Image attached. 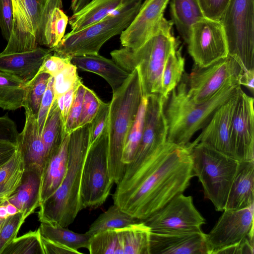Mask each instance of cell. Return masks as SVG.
<instances>
[{"label":"cell","mask_w":254,"mask_h":254,"mask_svg":"<svg viewBox=\"0 0 254 254\" xmlns=\"http://www.w3.org/2000/svg\"><path fill=\"white\" fill-rule=\"evenodd\" d=\"M190 150L189 143L166 141L139 162L127 165L113 195L114 203L143 220L183 193L194 177Z\"/></svg>","instance_id":"6da1fadb"},{"label":"cell","mask_w":254,"mask_h":254,"mask_svg":"<svg viewBox=\"0 0 254 254\" xmlns=\"http://www.w3.org/2000/svg\"><path fill=\"white\" fill-rule=\"evenodd\" d=\"M88 124L69 133L68 162L65 176L56 191L40 205V222L67 227L83 209L80 200L81 173L90 145Z\"/></svg>","instance_id":"7a4b0ae2"},{"label":"cell","mask_w":254,"mask_h":254,"mask_svg":"<svg viewBox=\"0 0 254 254\" xmlns=\"http://www.w3.org/2000/svg\"><path fill=\"white\" fill-rule=\"evenodd\" d=\"M239 79L229 80L208 101L196 104L187 93L185 79H181L170 93L165 106L168 125L167 141L186 145L197 131L204 128L215 112L238 91Z\"/></svg>","instance_id":"3957f363"},{"label":"cell","mask_w":254,"mask_h":254,"mask_svg":"<svg viewBox=\"0 0 254 254\" xmlns=\"http://www.w3.org/2000/svg\"><path fill=\"white\" fill-rule=\"evenodd\" d=\"M172 28L173 22L165 18L158 31L138 48L123 47L110 53L112 59L128 72L137 69L143 97L161 94L164 64L179 45Z\"/></svg>","instance_id":"277c9868"},{"label":"cell","mask_w":254,"mask_h":254,"mask_svg":"<svg viewBox=\"0 0 254 254\" xmlns=\"http://www.w3.org/2000/svg\"><path fill=\"white\" fill-rule=\"evenodd\" d=\"M137 69L131 71L109 103L107 131L108 165L111 178L117 185L126 165L122 161L124 148L143 98Z\"/></svg>","instance_id":"5b68a950"},{"label":"cell","mask_w":254,"mask_h":254,"mask_svg":"<svg viewBox=\"0 0 254 254\" xmlns=\"http://www.w3.org/2000/svg\"><path fill=\"white\" fill-rule=\"evenodd\" d=\"M142 2V0H127L101 21L78 31L67 33L56 47L51 49L53 54L69 59L99 54L107 41L120 35L129 26Z\"/></svg>","instance_id":"8992f818"},{"label":"cell","mask_w":254,"mask_h":254,"mask_svg":"<svg viewBox=\"0 0 254 254\" xmlns=\"http://www.w3.org/2000/svg\"><path fill=\"white\" fill-rule=\"evenodd\" d=\"M194 176L203 188L204 197L217 211L224 209L240 161L201 142H190Z\"/></svg>","instance_id":"52a82bcc"},{"label":"cell","mask_w":254,"mask_h":254,"mask_svg":"<svg viewBox=\"0 0 254 254\" xmlns=\"http://www.w3.org/2000/svg\"><path fill=\"white\" fill-rule=\"evenodd\" d=\"M220 21L228 55L244 71L254 69V0H231Z\"/></svg>","instance_id":"ba28073f"},{"label":"cell","mask_w":254,"mask_h":254,"mask_svg":"<svg viewBox=\"0 0 254 254\" xmlns=\"http://www.w3.org/2000/svg\"><path fill=\"white\" fill-rule=\"evenodd\" d=\"M114 183L108 165L107 126L89 145L81 173L80 200L83 209H96L102 205L110 194Z\"/></svg>","instance_id":"9c48e42d"},{"label":"cell","mask_w":254,"mask_h":254,"mask_svg":"<svg viewBox=\"0 0 254 254\" xmlns=\"http://www.w3.org/2000/svg\"><path fill=\"white\" fill-rule=\"evenodd\" d=\"M244 69L228 55L204 68L195 65L189 75L184 76L187 93L196 104H201L213 96L229 80L239 79Z\"/></svg>","instance_id":"30bf717a"},{"label":"cell","mask_w":254,"mask_h":254,"mask_svg":"<svg viewBox=\"0 0 254 254\" xmlns=\"http://www.w3.org/2000/svg\"><path fill=\"white\" fill-rule=\"evenodd\" d=\"M156 233H178L201 230L205 220L194 205L192 197L179 194L160 209L142 220Z\"/></svg>","instance_id":"8fae6325"},{"label":"cell","mask_w":254,"mask_h":254,"mask_svg":"<svg viewBox=\"0 0 254 254\" xmlns=\"http://www.w3.org/2000/svg\"><path fill=\"white\" fill-rule=\"evenodd\" d=\"M254 205L238 210L224 209L206 234L207 254H218L248 238H254Z\"/></svg>","instance_id":"7c38bea8"},{"label":"cell","mask_w":254,"mask_h":254,"mask_svg":"<svg viewBox=\"0 0 254 254\" xmlns=\"http://www.w3.org/2000/svg\"><path fill=\"white\" fill-rule=\"evenodd\" d=\"M187 44L195 65L201 68L228 55L226 38L220 20L204 17L194 23Z\"/></svg>","instance_id":"4fadbf2b"},{"label":"cell","mask_w":254,"mask_h":254,"mask_svg":"<svg viewBox=\"0 0 254 254\" xmlns=\"http://www.w3.org/2000/svg\"><path fill=\"white\" fill-rule=\"evenodd\" d=\"M254 102L241 87L230 131L232 156L240 161L254 160Z\"/></svg>","instance_id":"5bb4252c"},{"label":"cell","mask_w":254,"mask_h":254,"mask_svg":"<svg viewBox=\"0 0 254 254\" xmlns=\"http://www.w3.org/2000/svg\"><path fill=\"white\" fill-rule=\"evenodd\" d=\"M146 97L147 103L142 136L131 164L139 162L167 141L168 125L165 106L168 99L161 94H151Z\"/></svg>","instance_id":"9a60e30c"},{"label":"cell","mask_w":254,"mask_h":254,"mask_svg":"<svg viewBox=\"0 0 254 254\" xmlns=\"http://www.w3.org/2000/svg\"><path fill=\"white\" fill-rule=\"evenodd\" d=\"M170 0H145L129 26L120 35L123 47L136 49L154 35L164 19Z\"/></svg>","instance_id":"2e32d148"},{"label":"cell","mask_w":254,"mask_h":254,"mask_svg":"<svg viewBox=\"0 0 254 254\" xmlns=\"http://www.w3.org/2000/svg\"><path fill=\"white\" fill-rule=\"evenodd\" d=\"M240 88L234 95L215 112L200 134L192 142L193 143H203L219 152L233 157L230 131Z\"/></svg>","instance_id":"e0dca14e"},{"label":"cell","mask_w":254,"mask_h":254,"mask_svg":"<svg viewBox=\"0 0 254 254\" xmlns=\"http://www.w3.org/2000/svg\"><path fill=\"white\" fill-rule=\"evenodd\" d=\"M205 235L202 230L166 233L151 231L149 254H207Z\"/></svg>","instance_id":"ac0fdd59"},{"label":"cell","mask_w":254,"mask_h":254,"mask_svg":"<svg viewBox=\"0 0 254 254\" xmlns=\"http://www.w3.org/2000/svg\"><path fill=\"white\" fill-rule=\"evenodd\" d=\"M24 127L18 133L17 149L21 153L25 169L37 170L42 173L46 150L40 133L37 118L25 112Z\"/></svg>","instance_id":"d6986e66"},{"label":"cell","mask_w":254,"mask_h":254,"mask_svg":"<svg viewBox=\"0 0 254 254\" xmlns=\"http://www.w3.org/2000/svg\"><path fill=\"white\" fill-rule=\"evenodd\" d=\"M53 53L51 49L38 47L24 52L0 53V71L27 82L38 73L46 58Z\"/></svg>","instance_id":"ffe728a7"},{"label":"cell","mask_w":254,"mask_h":254,"mask_svg":"<svg viewBox=\"0 0 254 254\" xmlns=\"http://www.w3.org/2000/svg\"><path fill=\"white\" fill-rule=\"evenodd\" d=\"M69 133L47 159L42 171L40 190V204L54 193L66 174L68 162Z\"/></svg>","instance_id":"44dd1931"},{"label":"cell","mask_w":254,"mask_h":254,"mask_svg":"<svg viewBox=\"0 0 254 254\" xmlns=\"http://www.w3.org/2000/svg\"><path fill=\"white\" fill-rule=\"evenodd\" d=\"M13 7V26L4 54L21 53L37 48L32 25L27 14L24 0H11Z\"/></svg>","instance_id":"7402d4cb"},{"label":"cell","mask_w":254,"mask_h":254,"mask_svg":"<svg viewBox=\"0 0 254 254\" xmlns=\"http://www.w3.org/2000/svg\"><path fill=\"white\" fill-rule=\"evenodd\" d=\"M70 62L80 70L93 72L103 77L110 85L113 93L121 87L130 74L113 59L99 54L73 57Z\"/></svg>","instance_id":"603a6c76"},{"label":"cell","mask_w":254,"mask_h":254,"mask_svg":"<svg viewBox=\"0 0 254 254\" xmlns=\"http://www.w3.org/2000/svg\"><path fill=\"white\" fill-rule=\"evenodd\" d=\"M254 205V160L240 161L224 209L238 210Z\"/></svg>","instance_id":"cb8c5ba5"},{"label":"cell","mask_w":254,"mask_h":254,"mask_svg":"<svg viewBox=\"0 0 254 254\" xmlns=\"http://www.w3.org/2000/svg\"><path fill=\"white\" fill-rule=\"evenodd\" d=\"M42 174L37 170L25 169L21 184L6 200L17 208L25 219L40 206Z\"/></svg>","instance_id":"d4e9b609"},{"label":"cell","mask_w":254,"mask_h":254,"mask_svg":"<svg viewBox=\"0 0 254 254\" xmlns=\"http://www.w3.org/2000/svg\"><path fill=\"white\" fill-rule=\"evenodd\" d=\"M127 0H91L68 18L71 31H78L101 21Z\"/></svg>","instance_id":"484cf974"},{"label":"cell","mask_w":254,"mask_h":254,"mask_svg":"<svg viewBox=\"0 0 254 254\" xmlns=\"http://www.w3.org/2000/svg\"><path fill=\"white\" fill-rule=\"evenodd\" d=\"M170 13L173 24L186 43L191 26L204 17L197 0H171Z\"/></svg>","instance_id":"4316f807"},{"label":"cell","mask_w":254,"mask_h":254,"mask_svg":"<svg viewBox=\"0 0 254 254\" xmlns=\"http://www.w3.org/2000/svg\"><path fill=\"white\" fill-rule=\"evenodd\" d=\"M37 43L45 46V32L50 19L56 8H63L62 0H24Z\"/></svg>","instance_id":"83f0119b"},{"label":"cell","mask_w":254,"mask_h":254,"mask_svg":"<svg viewBox=\"0 0 254 254\" xmlns=\"http://www.w3.org/2000/svg\"><path fill=\"white\" fill-rule=\"evenodd\" d=\"M27 82L0 71V108L15 111L23 107Z\"/></svg>","instance_id":"f1b7e54d"},{"label":"cell","mask_w":254,"mask_h":254,"mask_svg":"<svg viewBox=\"0 0 254 254\" xmlns=\"http://www.w3.org/2000/svg\"><path fill=\"white\" fill-rule=\"evenodd\" d=\"M25 171L21 153L17 150L11 158L0 169V200H7L21 183Z\"/></svg>","instance_id":"f546056e"},{"label":"cell","mask_w":254,"mask_h":254,"mask_svg":"<svg viewBox=\"0 0 254 254\" xmlns=\"http://www.w3.org/2000/svg\"><path fill=\"white\" fill-rule=\"evenodd\" d=\"M66 133L62 116L57 101L55 100L41 135L46 150L45 162L52 151L60 144Z\"/></svg>","instance_id":"4dcf8cb0"},{"label":"cell","mask_w":254,"mask_h":254,"mask_svg":"<svg viewBox=\"0 0 254 254\" xmlns=\"http://www.w3.org/2000/svg\"><path fill=\"white\" fill-rule=\"evenodd\" d=\"M142 221L123 211L114 203L99 216L86 233L93 236L108 230L123 228Z\"/></svg>","instance_id":"1f68e13d"},{"label":"cell","mask_w":254,"mask_h":254,"mask_svg":"<svg viewBox=\"0 0 254 254\" xmlns=\"http://www.w3.org/2000/svg\"><path fill=\"white\" fill-rule=\"evenodd\" d=\"M38 229L44 238L75 250L81 248L88 249L92 236L86 233H77L66 227L53 226L44 222H41Z\"/></svg>","instance_id":"d6a6232c"},{"label":"cell","mask_w":254,"mask_h":254,"mask_svg":"<svg viewBox=\"0 0 254 254\" xmlns=\"http://www.w3.org/2000/svg\"><path fill=\"white\" fill-rule=\"evenodd\" d=\"M124 254H149L150 228L143 221L122 228Z\"/></svg>","instance_id":"836d02e7"},{"label":"cell","mask_w":254,"mask_h":254,"mask_svg":"<svg viewBox=\"0 0 254 254\" xmlns=\"http://www.w3.org/2000/svg\"><path fill=\"white\" fill-rule=\"evenodd\" d=\"M185 64L181 48L174 50L169 55L164 64L161 80V94L165 98L168 99L171 92L181 81Z\"/></svg>","instance_id":"e575fe53"},{"label":"cell","mask_w":254,"mask_h":254,"mask_svg":"<svg viewBox=\"0 0 254 254\" xmlns=\"http://www.w3.org/2000/svg\"><path fill=\"white\" fill-rule=\"evenodd\" d=\"M87 249L90 254H124L122 228L92 236Z\"/></svg>","instance_id":"d590c367"},{"label":"cell","mask_w":254,"mask_h":254,"mask_svg":"<svg viewBox=\"0 0 254 254\" xmlns=\"http://www.w3.org/2000/svg\"><path fill=\"white\" fill-rule=\"evenodd\" d=\"M51 75L45 72H38L26 85L23 107L37 119L40 103L46 90Z\"/></svg>","instance_id":"8d00e7d4"},{"label":"cell","mask_w":254,"mask_h":254,"mask_svg":"<svg viewBox=\"0 0 254 254\" xmlns=\"http://www.w3.org/2000/svg\"><path fill=\"white\" fill-rule=\"evenodd\" d=\"M147 99L143 97L123 150L122 161L126 165L133 160L142 136Z\"/></svg>","instance_id":"74e56055"},{"label":"cell","mask_w":254,"mask_h":254,"mask_svg":"<svg viewBox=\"0 0 254 254\" xmlns=\"http://www.w3.org/2000/svg\"><path fill=\"white\" fill-rule=\"evenodd\" d=\"M1 254H44L39 229L14 238Z\"/></svg>","instance_id":"f35d334b"},{"label":"cell","mask_w":254,"mask_h":254,"mask_svg":"<svg viewBox=\"0 0 254 254\" xmlns=\"http://www.w3.org/2000/svg\"><path fill=\"white\" fill-rule=\"evenodd\" d=\"M68 18L62 8H56L53 11L45 32V47L52 49L56 47L65 35Z\"/></svg>","instance_id":"ab89813d"},{"label":"cell","mask_w":254,"mask_h":254,"mask_svg":"<svg viewBox=\"0 0 254 254\" xmlns=\"http://www.w3.org/2000/svg\"><path fill=\"white\" fill-rule=\"evenodd\" d=\"M25 220L22 213L19 212L9 216L2 222L0 229V254L16 237Z\"/></svg>","instance_id":"60d3db41"},{"label":"cell","mask_w":254,"mask_h":254,"mask_svg":"<svg viewBox=\"0 0 254 254\" xmlns=\"http://www.w3.org/2000/svg\"><path fill=\"white\" fill-rule=\"evenodd\" d=\"M77 70L76 67L70 63L54 76V101L60 96L64 94L81 78Z\"/></svg>","instance_id":"b9f144b4"},{"label":"cell","mask_w":254,"mask_h":254,"mask_svg":"<svg viewBox=\"0 0 254 254\" xmlns=\"http://www.w3.org/2000/svg\"><path fill=\"white\" fill-rule=\"evenodd\" d=\"M103 103L93 90L86 87L78 127L90 123Z\"/></svg>","instance_id":"7bdbcfd3"},{"label":"cell","mask_w":254,"mask_h":254,"mask_svg":"<svg viewBox=\"0 0 254 254\" xmlns=\"http://www.w3.org/2000/svg\"><path fill=\"white\" fill-rule=\"evenodd\" d=\"M86 87L82 82H81L78 86L64 123V129L67 133H70L79 127L83 98Z\"/></svg>","instance_id":"ee69618b"},{"label":"cell","mask_w":254,"mask_h":254,"mask_svg":"<svg viewBox=\"0 0 254 254\" xmlns=\"http://www.w3.org/2000/svg\"><path fill=\"white\" fill-rule=\"evenodd\" d=\"M54 81V77L51 76L46 90L42 99L38 111L37 120L39 130L41 135L50 109L54 101L55 92Z\"/></svg>","instance_id":"f6af8a7d"},{"label":"cell","mask_w":254,"mask_h":254,"mask_svg":"<svg viewBox=\"0 0 254 254\" xmlns=\"http://www.w3.org/2000/svg\"><path fill=\"white\" fill-rule=\"evenodd\" d=\"M109 110V103L102 105L90 123V145L94 142L107 127Z\"/></svg>","instance_id":"bcb514c9"},{"label":"cell","mask_w":254,"mask_h":254,"mask_svg":"<svg viewBox=\"0 0 254 254\" xmlns=\"http://www.w3.org/2000/svg\"><path fill=\"white\" fill-rule=\"evenodd\" d=\"M231 0H200L199 5L204 17L220 20Z\"/></svg>","instance_id":"7dc6e473"},{"label":"cell","mask_w":254,"mask_h":254,"mask_svg":"<svg viewBox=\"0 0 254 254\" xmlns=\"http://www.w3.org/2000/svg\"><path fill=\"white\" fill-rule=\"evenodd\" d=\"M13 7L11 0H0V28L3 37L8 41L13 26Z\"/></svg>","instance_id":"c3c4849f"},{"label":"cell","mask_w":254,"mask_h":254,"mask_svg":"<svg viewBox=\"0 0 254 254\" xmlns=\"http://www.w3.org/2000/svg\"><path fill=\"white\" fill-rule=\"evenodd\" d=\"M70 63V59L62 58L52 53L46 58L38 72L54 77Z\"/></svg>","instance_id":"681fc988"},{"label":"cell","mask_w":254,"mask_h":254,"mask_svg":"<svg viewBox=\"0 0 254 254\" xmlns=\"http://www.w3.org/2000/svg\"><path fill=\"white\" fill-rule=\"evenodd\" d=\"M18 133L17 126L13 120L7 116L0 117V141L17 144Z\"/></svg>","instance_id":"f907efd6"},{"label":"cell","mask_w":254,"mask_h":254,"mask_svg":"<svg viewBox=\"0 0 254 254\" xmlns=\"http://www.w3.org/2000/svg\"><path fill=\"white\" fill-rule=\"evenodd\" d=\"M41 240L44 254H81L78 251L71 249L58 243L47 239L41 235Z\"/></svg>","instance_id":"816d5d0a"},{"label":"cell","mask_w":254,"mask_h":254,"mask_svg":"<svg viewBox=\"0 0 254 254\" xmlns=\"http://www.w3.org/2000/svg\"><path fill=\"white\" fill-rule=\"evenodd\" d=\"M16 150V143L0 141V169L11 158Z\"/></svg>","instance_id":"f5cc1de1"},{"label":"cell","mask_w":254,"mask_h":254,"mask_svg":"<svg viewBox=\"0 0 254 254\" xmlns=\"http://www.w3.org/2000/svg\"><path fill=\"white\" fill-rule=\"evenodd\" d=\"M81 82H82L81 78L79 79L74 85L64 94V113L63 117L64 123H65L69 109L73 101L78 86Z\"/></svg>","instance_id":"db71d44e"},{"label":"cell","mask_w":254,"mask_h":254,"mask_svg":"<svg viewBox=\"0 0 254 254\" xmlns=\"http://www.w3.org/2000/svg\"><path fill=\"white\" fill-rule=\"evenodd\" d=\"M254 69L244 71L239 78V83L247 87L254 94Z\"/></svg>","instance_id":"11a10c76"},{"label":"cell","mask_w":254,"mask_h":254,"mask_svg":"<svg viewBox=\"0 0 254 254\" xmlns=\"http://www.w3.org/2000/svg\"><path fill=\"white\" fill-rule=\"evenodd\" d=\"M4 203L5 205L7 213L9 216L14 215L20 212L15 205L8 202L7 200H5Z\"/></svg>","instance_id":"9f6ffc18"},{"label":"cell","mask_w":254,"mask_h":254,"mask_svg":"<svg viewBox=\"0 0 254 254\" xmlns=\"http://www.w3.org/2000/svg\"><path fill=\"white\" fill-rule=\"evenodd\" d=\"M90 0H77L75 4L70 10L73 13H74L86 5Z\"/></svg>","instance_id":"6f0895ef"},{"label":"cell","mask_w":254,"mask_h":254,"mask_svg":"<svg viewBox=\"0 0 254 254\" xmlns=\"http://www.w3.org/2000/svg\"><path fill=\"white\" fill-rule=\"evenodd\" d=\"M8 215L6 209L4 201L0 204V221H3L7 219Z\"/></svg>","instance_id":"680465c9"},{"label":"cell","mask_w":254,"mask_h":254,"mask_svg":"<svg viewBox=\"0 0 254 254\" xmlns=\"http://www.w3.org/2000/svg\"><path fill=\"white\" fill-rule=\"evenodd\" d=\"M77 0H71L70 8H71L75 4Z\"/></svg>","instance_id":"91938a15"},{"label":"cell","mask_w":254,"mask_h":254,"mask_svg":"<svg viewBox=\"0 0 254 254\" xmlns=\"http://www.w3.org/2000/svg\"><path fill=\"white\" fill-rule=\"evenodd\" d=\"M3 201H2V200H0V204H1Z\"/></svg>","instance_id":"94428289"},{"label":"cell","mask_w":254,"mask_h":254,"mask_svg":"<svg viewBox=\"0 0 254 254\" xmlns=\"http://www.w3.org/2000/svg\"><path fill=\"white\" fill-rule=\"evenodd\" d=\"M197 0V1L198 2V3H199V0Z\"/></svg>","instance_id":"6125c7cd"}]
</instances>
